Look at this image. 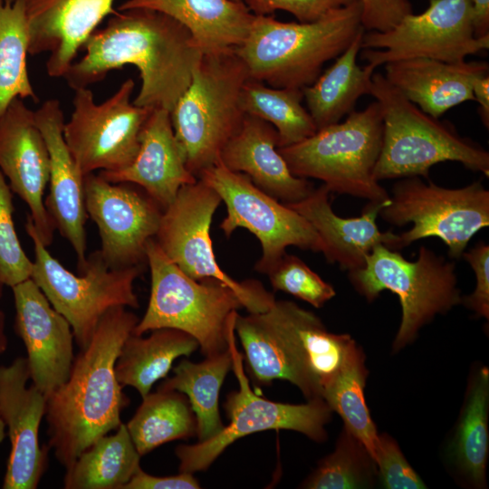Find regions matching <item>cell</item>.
I'll return each instance as SVG.
<instances>
[{"label": "cell", "instance_id": "1", "mask_svg": "<svg viewBox=\"0 0 489 489\" xmlns=\"http://www.w3.org/2000/svg\"><path fill=\"white\" fill-rule=\"evenodd\" d=\"M83 47V57L63 76L72 89L88 88L110 71L131 64L141 80L133 103L168 111L188 87L203 56L184 25L148 8L118 10Z\"/></svg>", "mask_w": 489, "mask_h": 489}, {"label": "cell", "instance_id": "2", "mask_svg": "<svg viewBox=\"0 0 489 489\" xmlns=\"http://www.w3.org/2000/svg\"><path fill=\"white\" fill-rule=\"evenodd\" d=\"M139 318L126 307L107 311L86 348L73 359L68 379L46 398L48 448L65 468L100 436L122 423L129 398L115 375V362Z\"/></svg>", "mask_w": 489, "mask_h": 489}, {"label": "cell", "instance_id": "3", "mask_svg": "<svg viewBox=\"0 0 489 489\" xmlns=\"http://www.w3.org/2000/svg\"><path fill=\"white\" fill-rule=\"evenodd\" d=\"M361 30L360 0L309 23L254 14L248 35L235 52L251 79L275 88L302 89L312 84L324 63L339 56Z\"/></svg>", "mask_w": 489, "mask_h": 489}, {"label": "cell", "instance_id": "4", "mask_svg": "<svg viewBox=\"0 0 489 489\" xmlns=\"http://www.w3.org/2000/svg\"><path fill=\"white\" fill-rule=\"evenodd\" d=\"M369 95L379 103L383 118L382 146L373 176L376 181L423 177L432 166L455 161L489 177V153L462 137L448 121L419 109L396 89L384 74L375 72Z\"/></svg>", "mask_w": 489, "mask_h": 489}, {"label": "cell", "instance_id": "5", "mask_svg": "<svg viewBox=\"0 0 489 489\" xmlns=\"http://www.w3.org/2000/svg\"><path fill=\"white\" fill-rule=\"evenodd\" d=\"M250 78L235 49L203 54L191 82L170 111L187 168L197 178L220 160L242 124V90Z\"/></svg>", "mask_w": 489, "mask_h": 489}, {"label": "cell", "instance_id": "6", "mask_svg": "<svg viewBox=\"0 0 489 489\" xmlns=\"http://www.w3.org/2000/svg\"><path fill=\"white\" fill-rule=\"evenodd\" d=\"M382 137V111L375 101L344 121L278 150L296 177L319 179L330 192L384 201L389 194L373 176Z\"/></svg>", "mask_w": 489, "mask_h": 489}, {"label": "cell", "instance_id": "7", "mask_svg": "<svg viewBox=\"0 0 489 489\" xmlns=\"http://www.w3.org/2000/svg\"><path fill=\"white\" fill-rule=\"evenodd\" d=\"M150 294L146 312L132 333L172 328L193 336L206 357L227 350L231 317L243 305L236 293L216 279L195 280L172 263L155 238L146 249Z\"/></svg>", "mask_w": 489, "mask_h": 489}, {"label": "cell", "instance_id": "8", "mask_svg": "<svg viewBox=\"0 0 489 489\" xmlns=\"http://www.w3.org/2000/svg\"><path fill=\"white\" fill-rule=\"evenodd\" d=\"M349 279L369 302L383 290L398 296L402 319L394 351L413 341L436 315L446 313L462 301L455 263L425 245L419 248L417 260L410 262L397 250L379 244L366 257L362 268L349 272Z\"/></svg>", "mask_w": 489, "mask_h": 489}, {"label": "cell", "instance_id": "9", "mask_svg": "<svg viewBox=\"0 0 489 489\" xmlns=\"http://www.w3.org/2000/svg\"><path fill=\"white\" fill-rule=\"evenodd\" d=\"M25 230L34 249L30 278L69 321L80 349L87 347L107 311L117 306L139 308L134 282L143 265L112 268L98 251L87 259L82 274L76 275L50 254L29 216Z\"/></svg>", "mask_w": 489, "mask_h": 489}, {"label": "cell", "instance_id": "10", "mask_svg": "<svg viewBox=\"0 0 489 489\" xmlns=\"http://www.w3.org/2000/svg\"><path fill=\"white\" fill-rule=\"evenodd\" d=\"M236 314L237 312L231 317L227 330L232 370L238 381V389L230 392L225 402L229 424L209 439L177 446L179 472L206 471L235 440L260 431L293 430L315 442H323L327 437L325 425L331 420L332 411L323 399H312L300 405L285 404L268 400L253 391L244 373L243 355L236 346Z\"/></svg>", "mask_w": 489, "mask_h": 489}, {"label": "cell", "instance_id": "11", "mask_svg": "<svg viewBox=\"0 0 489 489\" xmlns=\"http://www.w3.org/2000/svg\"><path fill=\"white\" fill-rule=\"evenodd\" d=\"M379 216L390 225L413 226L398 235L396 250L427 237L441 239L448 255L460 259L471 238L489 225V191L480 181L446 188L420 177L396 182Z\"/></svg>", "mask_w": 489, "mask_h": 489}, {"label": "cell", "instance_id": "12", "mask_svg": "<svg viewBox=\"0 0 489 489\" xmlns=\"http://www.w3.org/2000/svg\"><path fill=\"white\" fill-rule=\"evenodd\" d=\"M221 202L219 195L199 178L183 186L163 210L155 240L187 275L197 281L218 280L236 293L249 313L264 312L274 302L273 294L256 280L235 281L216 261L210 227Z\"/></svg>", "mask_w": 489, "mask_h": 489}, {"label": "cell", "instance_id": "13", "mask_svg": "<svg viewBox=\"0 0 489 489\" xmlns=\"http://www.w3.org/2000/svg\"><path fill=\"white\" fill-rule=\"evenodd\" d=\"M211 187L226 206L220 228L226 237L239 227L260 242L262 256L257 272L267 273L286 254L288 246L321 253L322 241L312 225L299 213L257 187L246 175L235 172L222 162L205 169L197 177Z\"/></svg>", "mask_w": 489, "mask_h": 489}, {"label": "cell", "instance_id": "14", "mask_svg": "<svg viewBox=\"0 0 489 489\" xmlns=\"http://www.w3.org/2000/svg\"><path fill=\"white\" fill-rule=\"evenodd\" d=\"M474 21L472 0H429L424 12L407 14L386 32L365 31L360 58L374 69L415 58L460 62L489 48V35L476 37Z\"/></svg>", "mask_w": 489, "mask_h": 489}, {"label": "cell", "instance_id": "15", "mask_svg": "<svg viewBox=\"0 0 489 489\" xmlns=\"http://www.w3.org/2000/svg\"><path fill=\"white\" fill-rule=\"evenodd\" d=\"M134 87V81L127 79L99 104L90 89L74 90L73 110L64 124L63 135L84 176L97 170H120L136 158L140 133L152 108L130 101Z\"/></svg>", "mask_w": 489, "mask_h": 489}, {"label": "cell", "instance_id": "16", "mask_svg": "<svg viewBox=\"0 0 489 489\" xmlns=\"http://www.w3.org/2000/svg\"><path fill=\"white\" fill-rule=\"evenodd\" d=\"M304 309L290 301H274L264 312L236 314L235 332L244 350L245 367L254 382L275 379L295 385L306 398L322 399L311 366L304 331Z\"/></svg>", "mask_w": 489, "mask_h": 489}, {"label": "cell", "instance_id": "17", "mask_svg": "<svg viewBox=\"0 0 489 489\" xmlns=\"http://www.w3.org/2000/svg\"><path fill=\"white\" fill-rule=\"evenodd\" d=\"M84 198L87 215L98 227L103 260L112 268L143 265L148 243L160 224L159 205L141 188L94 173L84 177Z\"/></svg>", "mask_w": 489, "mask_h": 489}, {"label": "cell", "instance_id": "18", "mask_svg": "<svg viewBox=\"0 0 489 489\" xmlns=\"http://www.w3.org/2000/svg\"><path fill=\"white\" fill-rule=\"evenodd\" d=\"M26 358L0 366V417L8 428L11 451L4 489H35L45 471L48 448L39 445V428L46 398L32 383Z\"/></svg>", "mask_w": 489, "mask_h": 489}, {"label": "cell", "instance_id": "19", "mask_svg": "<svg viewBox=\"0 0 489 489\" xmlns=\"http://www.w3.org/2000/svg\"><path fill=\"white\" fill-rule=\"evenodd\" d=\"M0 170L10 188L28 206L39 237L48 246L55 228L43 202L50 177L49 153L34 111L20 98L13 100L0 116Z\"/></svg>", "mask_w": 489, "mask_h": 489}, {"label": "cell", "instance_id": "20", "mask_svg": "<svg viewBox=\"0 0 489 489\" xmlns=\"http://www.w3.org/2000/svg\"><path fill=\"white\" fill-rule=\"evenodd\" d=\"M12 289L14 328L27 351L30 379L47 398L69 378L74 359L73 332L31 278Z\"/></svg>", "mask_w": 489, "mask_h": 489}, {"label": "cell", "instance_id": "21", "mask_svg": "<svg viewBox=\"0 0 489 489\" xmlns=\"http://www.w3.org/2000/svg\"><path fill=\"white\" fill-rule=\"evenodd\" d=\"M34 119L49 153V195L45 207L54 227L73 248L80 271L87 263L84 175L70 151L63 135L64 115L56 99L45 101Z\"/></svg>", "mask_w": 489, "mask_h": 489}, {"label": "cell", "instance_id": "22", "mask_svg": "<svg viewBox=\"0 0 489 489\" xmlns=\"http://www.w3.org/2000/svg\"><path fill=\"white\" fill-rule=\"evenodd\" d=\"M29 54L49 53L46 72L63 77L97 26L117 11L114 0H24Z\"/></svg>", "mask_w": 489, "mask_h": 489}, {"label": "cell", "instance_id": "23", "mask_svg": "<svg viewBox=\"0 0 489 489\" xmlns=\"http://www.w3.org/2000/svg\"><path fill=\"white\" fill-rule=\"evenodd\" d=\"M330 193L322 184L303 199L285 204L316 230L323 244L321 253L329 263L351 272L362 268L366 257L379 244L396 250L398 235L381 232L376 223L380 209L389 198L369 201L360 216L343 218L332 210Z\"/></svg>", "mask_w": 489, "mask_h": 489}, {"label": "cell", "instance_id": "24", "mask_svg": "<svg viewBox=\"0 0 489 489\" xmlns=\"http://www.w3.org/2000/svg\"><path fill=\"white\" fill-rule=\"evenodd\" d=\"M112 183H129L143 189L164 210L179 189L197 178L187 168L175 136L170 111L154 108L142 128L134 160L116 171H100Z\"/></svg>", "mask_w": 489, "mask_h": 489}, {"label": "cell", "instance_id": "25", "mask_svg": "<svg viewBox=\"0 0 489 489\" xmlns=\"http://www.w3.org/2000/svg\"><path fill=\"white\" fill-rule=\"evenodd\" d=\"M278 134L268 122L245 114L241 126L223 148L220 162L240 172L260 189L282 203L306 197L313 184L294 176L278 150Z\"/></svg>", "mask_w": 489, "mask_h": 489}, {"label": "cell", "instance_id": "26", "mask_svg": "<svg viewBox=\"0 0 489 489\" xmlns=\"http://www.w3.org/2000/svg\"><path fill=\"white\" fill-rule=\"evenodd\" d=\"M384 67L388 82L435 118L462 102L474 101L473 81L488 72L484 62L450 63L427 58L395 61Z\"/></svg>", "mask_w": 489, "mask_h": 489}, {"label": "cell", "instance_id": "27", "mask_svg": "<svg viewBox=\"0 0 489 489\" xmlns=\"http://www.w3.org/2000/svg\"><path fill=\"white\" fill-rule=\"evenodd\" d=\"M148 8L184 25L203 54L235 49L245 40L254 14L244 1L125 0L118 10Z\"/></svg>", "mask_w": 489, "mask_h": 489}, {"label": "cell", "instance_id": "28", "mask_svg": "<svg viewBox=\"0 0 489 489\" xmlns=\"http://www.w3.org/2000/svg\"><path fill=\"white\" fill-rule=\"evenodd\" d=\"M364 32L361 30L356 35L312 84L302 89L306 109L317 129L340 122L353 111L360 96L369 94L375 69L357 63Z\"/></svg>", "mask_w": 489, "mask_h": 489}, {"label": "cell", "instance_id": "29", "mask_svg": "<svg viewBox=\"0 0 489 489\" xmlns=\"http://www.w3.org/2000/svg\"><path fill=\"white\" fill-rule=\"evenodd\" d=\"M148 337L131 333L121 346L115 362V375L121 387L130 386L141 398L167 377L176 359L189 356L198 347L190 334L172 328L150 331Z\"/></svg>", "mask_w": 489, "mask_h": 489}, {"label": "cell", "instance_id": "30", "mask_svg": "<svg viewBox=\"0 0 489 489\" xmlns=\"http://www.w3.org/2000/svg\"><path fill=\"white\" fill-rule=\"evenodd\" d=\"M141 455L125 424L88 446L68 467L65 489H122L140 468Z\"/></svg>", "mask_w": 489, "mask_h": 489}, {"label": "cell", "instance_id": "31", "mask_svg": "<svg viewBox=\"0 0 489 489\" xmlns=\"http://www.w3.org/2000/svg\"><path fill=\"white\" fill-rule=\"evenodd\" d=\"M229 370H232V356L227 348L200 362L182 360L173 369L174 376L159 385V388L174 389L187 396L197 418L199 441L215 436L224 427L218 400Z\"/></svg>", "mask_w": 489, "mask_h": 489}, {"label": "cell", "instance_id": "32", "mask_svg": "<svg viewBox=\"0 0 489 489\" xmlns=\"http://www.w3.org/2000/svg\"><path fill=\"white\" fill-rule=\"evenodd\" d=\"M126 427L141 456L163 444L197 436V418L187 396L159 387L142 398Z\"/></svg>", "mask_w": 489, "mask_h": 489}, {"label": "cell", "instance_id": "33", "mask_svg": "<svg viewBox=\"0 0 489 489\" xmlns=\"http://www.w3.org/2000/svg\"><path fill=\"white\" fill-rule=\"evenodd\" d=\"M302 89L275 88L249 78L241 94L244 112L271 124L278 134V148L302 141L317 131L302 101Z\"/></svg>", "mask_w": 489, "mask_h": 489}, {"label": "cell", "instance_id": "34", "mask_svg": "<svg viewBox=\"0 0 489 489\" xmlns=\"http://www.w3.org/2000/svg\"><path fill=\"white\" fill-rule=\"evenodd\" d=\"M489 371L483 368L472 380L451 446L464 476L477 487L485 484L488 455Z\"/></svg>", "mask_w": 489, "mask_h": 489}, {"label": "cell", "instance_id": "35", "mask_svg": "<svg viewBox=\"0 0 489 489\" xmlns=\"http://www.w3.org/2000/svg\"><path fill=\"white\" fill-rule=\"evenodd\" d=\"M365 356L355 343L333 379L324 388L322 399L338 413L344 426L366 448L375 461L379 441L376 427L365 403L364 386L368 375Z\"/></svg>", "mask_w": 489, "mask_h": 489}, {"label": "cell", "instance_id": "36", "mask_svg": "<svg viewBox=\"0 0 489 489\" xmlns=\"http://www.w3.org/2000/svg\"><path fill=\"white\" fill-rule=\"evenodd\" d=\"M30 34L24 0H0V116L16 98H38L27 70Z\"/></svg>", "mask_w": 489, "mask_h": 489}, {"label": "cell", "instance_id": "37", "mask_svg": "<svg viewBox=\"0 0 489 489\" xmlns=\"http://www.w3.org/2000/svg\"><path fill=\"white\" fill-rule=\"evenodd\" d=\"M376 463L364 446L346 428L335 450L324 457L302 483L310 489L366 488L373 481Z\"/></svg>", "mask_w": 489, "mask_h": 489}, {"label": "cell", "instance_id": "38", "mask_svg": "<svg viewBox=\"0 0 489 489\" xmlns=\"http://www.w3.org/2000/svg\"><path fill=\"white\" fill-rule=\"evenodd\" d=\"M266 275L274 291L287 292L315 308H321L336 294L332 285L298 256L287 253Z\"/></svg>", "mask_w": 489, "mask_h": 489}, {"label": "cell", "instance_id": "39", "mask_svg": "<svg viewBox=\"0 0 489 489\" xmlns=\"http://www.w3.org/2000/svg\"><path fill=\"white\" fill-rule=\"evenodd\" d=\"M11 188L0 170V281L11 288L29 279L33 270L15 232Z\"/></svg>", "mask_w": 489, "mask_h": 489}, {"label": "cell", "instance_id": "40", "mask_svg": "<svg viewBox=\"0 0 489 489\" xmlns=\"http://www.w3.org/2000/svg\"><path fill=\"white\" fill-rule=\"evenodd\" d=\"M375 463L387 489H425L427 485L406 460L398 444L388 435H379Z\"/></svg>", "mask_w": 489, "mask_h": 489}, {"label": "cell", "instance_id": "41", "mask_svg": "<svg viewBox=\"0 0 489 489\" xmlns=\"http://www.w3.org/2000/svg\"><path fill=\"white\" fill-rule=\"evenodd\" d=\"M355 0H244L254 14L269 15L275 11L292 14L300 23L316 21Z\"/></svg>", "mask_w": 489, "mask_h": 489}, {"label": "cell", "instance_id": "42", "mask_svg": "<svg viewBox=\"0 0 489 489\" xmlns=\"http://www.w3.org/2000/svg\"><path fill=\"white\" fill-rule=\"evenodd\" d=\"M475 272L476 284L475 291L462 298L463 302L478 317L489 318V245L484 242L477 243L468 252L462 254Z\"/></svg>", "mask_w": 489, "mask_h": 489}, {"label": "cell", "instance_id": "43", "mask_svg": "<svg viewBox=\"0 0 489 489\" xmlns=\"http://www.w3.org/2000/svg\"><path fill=\"white\" fill-rule=\"evenodd\" d=\"M365 31L386 32L413 13L408 0H360Z\"/></svg>", "mask_w": 489, "mask_h": 489}, {"label": "cell", "instance_id": "44", "mask_svg": "<svg viewBox=\"0 0 489 489\" xmlns=\"http://www.w3.org/2000/svg\"><path fill=\"white\" fill-rule=\"evenodd\" d=\"M200 487L194 474L180 472L176 475L155 476L147 474L140 467L122 489H198Z\"/></svg>", "mask_w": 489, "mask_h": 489}, {"label": "cell", "instance_id": "45", "mask_svg": "<svg viewBox=\"0 0 489 489\" xmlns=\"http://www.w3.org/2000/svg\"><path fill=\"white\" fill-rule=\"evenodd\" d=\"M474 101L479 104V114L484 125L489 126V75L482 73L472 83Z\"/></svg>", "mask_w": 489, "mask_h": 489}, {"label": "cell", "instance_id": "46", "mask_svg": "<svg viewBox=\"0 0 489 489\" xmlns=\"http://www.w3.org/2000/svg\"><path fill=\"white\" fill-rule=\"evenodd\" d=\"M475 12V34L476 37L489 35V0H472Z\"/></svg>", "mask_w": 489, "mask_h": 489}, {"label": "cell", "instance_id": "47", "mask_svg": "<svg viewBox=\"0 0 489 489\" xmlns=\"http://www.w3.org/2000/svg\"><path fill=\"white\" fill-rule=\"evenodd\" d=\"M4 284L0 281V295L2 292V286ZM7 347V339L5 334V319L4 314L0 312V354L3 353Z\"/></svg>", "mask_w": 489, "mask_h": 489}, {"label": "cell", "instance_id": "48", "mask_svg": "<svg viewBox=\"0 0 489 489\" xmlns=\"http://www.w3.org/2000/svg\"><path fill=\"white\" fill-rule=\"evenodd\" d=\"M5 437V424L0 417V444Z\"/></svg>", "mask_w": 489, "mask_h": 489}, {"label": "cell", "instance_id": "49", "mask_svg": "<svg viewBox=\"0 0 489 489\" xmlns=\"http://www.w3.org/2000/svg\"><path fill=\"white\" fill-rule=\"evenodd\" d=\"M235 1H244V0H235Z\"/></svg>", "mask_w": 489, "mask_h": 489}]
</instances>
